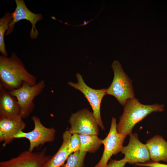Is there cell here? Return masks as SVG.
I'll use <instances>...</instances> for the list:
<instances>
[{
  "instance_id": "obj_1",
  "label": "cell",
  "mask_w": 167,
  "mask_h": 167,
  "mask_svg": "<svg viewBox=\"0 0 167 167\" xmlns=\"http://www.w3.org/2000/svg\"><path fill=\"white\" fill-rule=\"evenodd\" d=\"M0 87L8 91L17 89L24 83L36 84V77L28 72L15 53L10 57L0 56Z\"/></svg>"
},
{
  "instance_id": "obj_2",
  "label": "cell",
  "mask_w": 167,
  "mask_h": 167,
  "mask_svg": "<svg viewBox=\"0 0 167 167\" xmlns=\"http://www.w3.org/2000/svg\"><path fill=\"white\" fill-rule=\"evenodd\" d=\"M164 110V105L155 104L147 105L141 104L134 98L128 100L124 106L123 113L117 124L118 132L126 136L132 133L135 125L149 114Z\"/></svg>"
},
{
  "instance_id": "obj_3",
  "label": "cell",
  "mask_w": 167,
  "mask_h": 167,
  "mask_svg": "<svg viewBox=\"0 0 167 167\" xmlns=\"http://www.w3.org/2000/svg\"><path fill=\"white\" fill-rule=\"evenodd\" d=\"M111 67L113 78L111 84L106 89V95L113 96L121 105L124 106L128 100L135 98L132 81L118 61H113Z\"/></svg>"
},
{
  "instance_id": "obj_4",
  "label": "cell",
  "mask_w": 167,
  "mask_h": 167,
  "mask_svg": "<svg viewBox=\"0 0 167 167\" xmlns=\"http://www.w3.org/2000/svg\"><path fill=\"white\" fill-rule=\"evenodd\" d=\"M77 82L69 81L68 85L81 92L87 99L92 110V113L98 126L102 130L105 129L101 114V104L102 99L106 95V89H96L87 85L83 76L79 73L76 75Z\"/></svg>"
},
{
  "instance_id": "obj_5",
  "label": "cell",
  "mask_w": 167,
  "mask_h": 167,
  "mask_svg": "<svg viewBox=\"0 0 167 167\" xmlns=\"http://www.w3.org/2000/svg\"><path fill=\"white\" fill-rule=\"evenodd\" d=\"M45 86L44 81L41 80L34 86L24 82L19 88L9 91L17 100L20 108V115L22 118H28L32 113L35 106L33 100Z\"/></svg>"
},
{
  "instance_id": "obj_6",
  "label": "cell",
  "mask_w": 167,
  "mask_h": 167,
  "mask_svg": "<svg viewBox=\"0 0 167 167\" xmlns=\"http://www.w3.org/2000/svg\"><path fill=\"white\" fill-rule=\"evenodd\" d=\"M68 122L71 126L69 130L72 134L97 135L99 134V126L92 112L87 108L72 113Z\"/></svg>"
},
{
  "instance_id": "obj_7",
  "label": "cell",
  "mask_w": 167,
  "mask_h": 167,
  "mask_svg": "<svg viewBox=\"0 0 167 167\" xmlns=\"http://www.w3.org/2000/svg\"><path fill=\"white\" fill-rule=\"evenodd\" d=\"M32 119L34 127L32 131L25 132H20L15 135V139L26 138L30 143L28 150L33 152L35 148L45 143L53 142L54 139L56 130L53 127L48 128L44 126L41 123L40 119L36 116H33Z\"/></svg>"
},
{
  "instance_id": "obj_8",
  "label": "cell",
  "mask_w": 167,
  "mask_h": 167,
  "mask_svg": "<svg viewBox=\"0 0 167 167\" xmlns=\"http://www.w3.org/2000/svg\"><path fill=\"white\" fill-rule=\"evenodd\" d=\"M116 121V118H112L109 132L102 140V144L104 146L102 155L98 163L93 167H106L111 157L121 152L126 136L118 132Z\"/></svg>"
},
{
  "instance_id": "obj_9",
  "label": "cell",
  "mask_w": 167,
  "mask_h": 167,
  "mask_svg": "<svg viewBox=\"0 0 167 167\" xmlns=\"http://www.w3.org/2000/svg\"><path fill=\"white\" fill-rule=\"evenodd\" d=\"M46 148L37 152L25 151L17 156L0 162V167H44L52 157L46 154Z\"/></svg>"
},
{
  "instance_id": "obj_10",
  "label": "cell",
  "mask_w": 167,
  "mask_h": 167,
  "mask_svg": "<svg viewBox=\"0 0 167 167\" xmlns=\"http://www.w3.org/2000/svg\"><path fill=\"white\" fill-rule=\"evenodd\" d=\"M130 135L128 145L123 146L121 152L124 155L127 163L133 164L149 161V154L146 144L139 141L137 133H131Z\"/></svg>"
},
{
  "instance_id": "obj_11",
  "label": "cell",
  "mask_w": 167,
  "mask_h": 167,
  "mask_svg": "<svg viewBox=\"0 0 167 167\" xmlns=\"http://www.w3.org/2000/svg\"><path fill=\"white\" fill-rule=\"evenodd\" d=\"M15 2L16 7L14 11L11 13L12 19L9 24L6 35L9 34L13 31L15 24L20 20L26 19L29 21L32 25L30 34L31 38L36 39L38 32L35 27V24L37 22L42 19V15L31 12L26 6L24 0H15Z\"/></svg>"
},
{
  "instance_id": "obj_12",
  "label": "cell",
  "mask_w": 167,
  "mask_h": 167,
  "mask_svg": "<svg viewBox=\"0 0 167 167\" xmlns=\"http://www.w3.org/2000/svg\"><path fill=\"white\" fill-rule=\"evenodd\" d=\"M20 116L9 118H0V142L5 147L15 139V136L25 129L26 124Z\"/></svg>"
},
{
  "instance_id": "obj_13",
  "label": "cell",
  "mask_w": 167,
  "mask_h": 167,
  "mask_svg": "<svg viewBox=\"0 0 167 167\" xmlns=\"http://www.w3.org/2000/svg\"><path fill=\"white\" fill-rule=\"evenodd\" d=\"M20 108L16 98L9 91L0 87V118L20 116Z\"/></svg>"
},
{
  "instance_id": "obj_14",
  "label": "cell",
  "mask_w": 167,
  "mask_h": 167,
  "mask_svg": "<svg viewBox=\"0 0 167 167\" xmlns=\"http://www.w3.org/2000/svg\"><path fill=\"white\" fill-rule=\"evenodd\" d=\"M146 144L152 161L167 162V142L161 136L153 137L146 142Z\"/></svg>"
},
{
  "instance_id": "obj_15",
  "label": "cell",
  "mask_w": 167,
  "mask_h": 167,
  "mask_svg": "<svg viewBox=\"0 0 167 167\" xmlns=\"http://www.w3.org/2000/svg\"><path fill=\"white\" fill-rule=\"evenodd\" d=\"M72 134L66 129L62 134V142L57 152L47 162L44 167H61L70 155L69 146Z\"/></svg>"
},
{
  "instance_id": "obj_16",
  "label": "cell",
  "mask_w": 167,
  "mask_h": 167,
  "mask_svg": "<svg viewBox=\"0 0 167 167\" xmlns=\"http://www.w3.org/2000/svg\"><path fill=\"white\" fill-rule=\"evenodd\" d=\"M81 145L80 151L94 153L102 144V140L97 135L79 134Z\"/></svg>"
},
{
  "instance_id": "obj_17",
  "label": "cell",
  "mask_w": 167,
  "mask_h": 167,
  "mask_svg": "<svg viewBox=\"0 0 167 167\" xmlns=\"http://www.w3.org/2000/svg\"><path fill=\"white\" fill-rule=\"evenodd\" d=\"M12 19L11 14L9 12H7L0 19V51L3 56L6 57H7V54L5 49L4 36Z\"/></svg>"
},
{
  "instance_id": "obj_18",
  "label": "cell",
  "mask_w": 167,
  "mask_h": 167,
  "mask_svg": "<svg viewBox=\"0 0 167 167\" xmlns=\"http://www.w3.org/2000/svg\"><path fill=\"white\" fill-rule=\"evenodd\" d=\"M86 153L79 151L71 154L63 167H83Z\"/></svg>"
},
{
  "instance_id": "obj_19",
  "label": "cell",
  "mask_w": 167,
  "mask_h": 167,
  "mask_svg": "<svg viewBox=\"0 0 167 167\" xmlns=\"http://www.w3.org/2000/svg\"><path fill=\"white\" fill-rule=\"evenodd\" d=\"M80 145L79 135L76 133L72 134L69 146V152L70 155L79 151Z\"/></svg>"
},
{
  "instance_id": "obj_20",
  "label": "cell",
  "mask_w": 167,
  "mask_h": 167,
  "mask_svg": "<svg viewBox=\"0 0 167 167\" xmlns=\"http://www.w3.org/2000/svg\"><path fill=\"white\" fill-rule=\"evenodd\" d=\"M127 163V162L124 157L119 160L111 159L108 163L106 167H124Z\"/></svg>"
},
{
  "instance_id": "obj_21",
  "label": "cell",
  "mask_w": 167,
  "mask_h": 167,
  "mask_svg": "<svg viewBox=\"0 0 167 167\" xmlns=\"http://www.w3.org/2000/svg\"><path fill=\"white\" fill-rule=\"evenodd\" d=\"M135 165L138 166L147 167H167V164L159 163L158 162L148 161L144 163H137Z\"/></svg>"
},
{
  "instance_id": "obj_22",
  "label": "cell",
  "mask_w": 167,
  "mask_h": 167,
  "mask_svg": "<svg viewBox=\"0 0 167 167\" xmlns=\"http://www.w3.org/2000/svg\"><path fill=\"white\" fill-rule=\"evenodd\" d=\"M90 21H91V20L89 21H88V22H87L86 21H84V24H81V25H80L83 26V25H86Z\"/></svg>"
}]
</instances>
